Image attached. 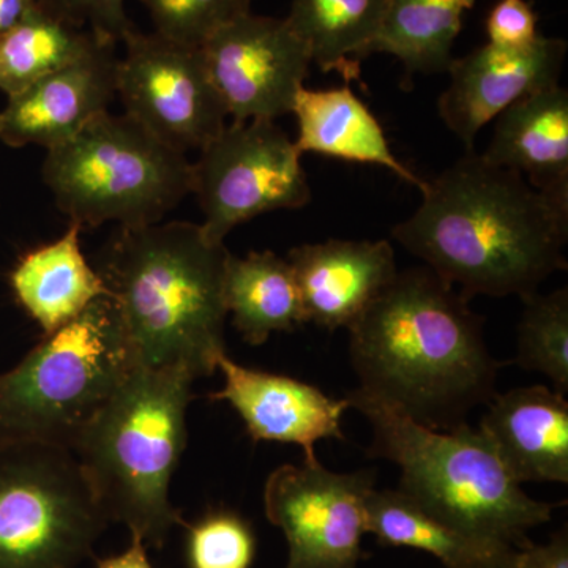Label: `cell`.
Here are the masks:
<instances>
[{
    "mask_svg": "<svg viewBox=\"0 0 568 568\" xmlns=\"http://www.w3.org/2000/svg\"><path fill=\"white\" fill-rule=\"evenodd\" d=\"M297 121L295 148L343 162L386 168L424 192L425 179L399 162L383 125L349 84L332 89H301L294 100Z\"/></svg>",
    "mask_w": 568,
    "mask_h": 568,
    "instance_id": "19",
    "label": "cell"
},
{
    "mask_svg": "<svg viewBox=\"0 0 568 568\" xmlns=\"http://www.w3.org/2000/svg\"><path fill=\"white\" fill-rule=\"evenodd\" d=\"M33 3L36 0H0V36L20 22Z\"/></svg>",
    "mask_w": 568,
    "mask_h": 568,
    "instance_id": "33",
    "label": "cell"
},
{
    "mask_svg": "<svg viewBox=\"0 0 568 568\" xmlns=\"http://www.w3.org/2000/svg\"><path fill=\"white\" fill-rule=\"evenodd\" d=\"M487 43L503 50H526L540 37L536 10L528 0H499L487 18Z\"/></svg>",
    "mask_w": 568,
    "mask_h": 568,
    "instance_id": "30",
    "label": "cell"
},
{
    "mask_svg": "<svg viewBox=\"0 0 568 568\" xmlns=\"http://www.w3.org/2000/svg\"><path fill=\"white\" fill-rule=\"evenodd\" d=\"M476 0H387L372 54L394 55L407 77L447 73L466 11Z\"/></svg>",
    "mask_w": 568,
    "mask_h": 568,
    "instance_id": "24",
    "label": "cell"
},
{
    "mask_svg": "<svg viewBox=\"0 0 568 568\" xmlns=\"http://www.w3.org/2000/svg\"><path fill=\"white\" fill-rule=\"evenodd\" d=\"M347 405L372 426L368 458L402 470L399 491L447 526L496 547L530 544L528 530L551 521L555 504L526 495L480 429L436 432L384 399L354 388Z\"/></svg>",
    "mask_w": 568,
    "mask_h": 568,
    "instance_id": "4",
    "label": "cell"
},
{
    "mask_svg": "<svg viewBox=\"0 0 568 568\" xmlns=\"http://www.w3.org/2000/svg\"><path fill=\"white\" fill-rule=\"evenodd\" d=\"M115 97L123 114L181 153L200 152L227 125L201 47L133 28L122 40Z\"/></svg>",
    "mask_w": 568,
    "mask_h": 568,
    "instance_id": "10",
    "label": "cell"
},
{
    "mask_svg": "<svg viewBox=\"0 0 568 568\" xmlns=\"http://www.w3.org/2000/svg\"><path fill=\"white\" fill-rule=\"evenodd\" d=\"M151 14L153 32L190 47L252 11L253 0H140Z\"/></svg>",
    "mask_w": 568,
    "mask_h": 568,
    "instance_id": "28",
    "label": "cell"
},
{
    "mask_svg": "<svg viewBox=\"0 0 568 568\" xmlns=\"http://www.w3.org/2000/svg\"><path fill=\"white\" fill-rule=\"evenodd\" d=\"M209 77L233 122L291 114L312 55L286 18L242 14L204 41Z\"/></svg>",
    "mask_w": 568,
    "mask_h": 568,
    "instance_id": "12",
    "label": "cell"
},
{
    "mask_svg": "<svg viewBox=\"0 0 568 568\" xmlns=\"http://www.w3.org/2000/svg\"><path fill=\"white\" fill-rule=\"evenodd\" d=\"M305 321L334 332L349 328L394 282L395 250L388 241H342L295 246L287 253Z\"/></svg>",
    "mask_w": 568,
    "mask_h": 568,
    "instance_id": "16",
    "label": "cell"
},
{
    "mask_svg": "<svg viewBox=\"0 0 568 568\" xmlns=\"http://www.w3.org/2000/svg\"><path fill=\"white\" fill-rule=\"evenodd\" d=\"M118 43L100 40L88 54L9 97L0 111V141L44 151L77 136L115 99Z\"/></svg>",
    "mask_w": 568,
    "mask_h": 568,
    "instance_id": "14",
    "label": "cell"
},
{
    "mask_svg": "<svg viewBox=\"0 0 568 568\" xmlns=\"http://www.w3.org/2000/svg\"><path fill=\"white\" fill-rule=\"evenodd\" d=\"M230 250L201 224L121 227L99 272L136 365L212 376L224 345L223 282Z\"/></svg>",
    "mask_w": 568,
    "mask_h": 568,
    "instance_id": "3",
    "label": "cell"
},
{
    "mask_svg": "<svg viewBox=\"0 0 568 568\" xmlns=\"http://www.w3.org/2000/svg\"><path fill=\"white\" fill-rule=\"evenodd\" d=\"M365 519L366 534H373L377 544L428 552L446 568L474 566L514 551L458 532L399 489L373 488L366 496Z\"/></svg>",
    "mask_w": 568,
    "mask_h": 568,
    "instance_id": "23",
    "label": "cell"
},
{
    "mask_svg": "<svg viewBox=\"0 0 568 568\" xmlns=\"http://www.w3.org/2000/svg\"><path fill=\"white\" fill-rule=\"evenodd\" d=\"M510 555L511 551L508 552L507 556L500 559L485 560V562L474 564V566H467L463 568H514L510 566Z\"/></svg>",
    "mask_w": 568,
    "mask_h": 568,
    "instance_id": "34",
    "label": "cell"
},
{
    "mask_svg": "<svg viewBox=\"0 0 568 568\" xmlns=\"http://www.w3.org/2000/svg\"><path fill=\"white\" fill-rule=\"evenodd\" d=\"M108 523L69 448H0V568H77Z\"/></svg>",
    "mask_w": 568,
    "mask_h": 568,
    "instance_id": "8",
    "label": "cell"
},
{
    "mask_svg": "<svg viewBox=\"0 0 568 568\" xmlns=\"http://www.w3.org/2000/svg\"><path fill=\"white\" fill-rule=\"evenodd\" d=\"M224 306L245 343L261 346L278 332L306 324L304 305L291 264L278 254L230 253L224 268Z\"/></svg>",
    "mask_w": 568,
    "mask_h": 568,
    "instance_id": "21",
    "label": "cell"
},
{
    "mask_svg": "<svg viewBox=\"0 0 568 568\" xmlns=\"http://www.w3.org/2000/svg\"><path fill=\"white\" fill-rule=\"evenodd\" d=\"M134 366L114 302L99 298L0 375V448L48 444L73 450Z\"/></svg>",
    "mask_w": 568,
    "mask_h": 568,
    "instance_id": "6",
    "label": "cell"
},
{
    "mask_svg": "<svg viewBox=\"0 0 568 568\" xmlns=\"http://www.w3.org/2000/svg\"><path fill=\"white\" fill-rule=\"evenodd\" d=\"M392 235L465 297L519 298L567 271L568 203L476 151L426 181Z\"/></svg>",
    "mask_w": 568,
    "mask_h": 568,
    "instance_id": "1",
    "label": "cell"
},
{
    "mask_svg": "<svg viewBox=\"0 0 568 568\" xmlns=\"http://www.w3.org/2000/svg\"><path fill=\"white\" fill-rule=\"evenodd\" d=\"M478 429L518 484H568V402L547 386L496 394Z\"/></svg>",
    "mask_w": 568,
    "mask_h": 568,
    "instance_id": "17",
    "label": "cell"
},
{
    "mask_svg": "<svg viewBox=\"0 0 568 568\" xmlns=\"http://www.w3.org/2000/svg\"><path fill=\"white\" fill-rule=\"evenodd\" d=\"M193 383L181 369L134 366L71 450L108 519L153 547L186 526L170 485L186 446Z\"/></svg>",
    "mask_w": 568,
    "mask_h": 568,
    "instance_id": "5",
    "label": "cell"
},
{
    "mask_svg": "<svg viewBox=\"0 0 568 568\" xmlns=\"http://www.w3.org/2000/svg\"><path fill=\"white\" fill-rule=\"evenodd\" d=\"M518 349L514 364L540 373L560 394L568 392V291L521 297Z\"/></svg>",
    "mask_w": 568,
    "mask_h": 568,
    "instance_id": "26",
    "label": "cell"
},
{
    "mask_svg": "<svg viewBox=\"0 0 568 568\" xmlns=\"http://www.w3.org/2000/svg\"><path fill=\"white\" fill-rule=\"evenodd\" d=\"M216 369L224 386L211 399L230 403L254 443L293 444L302 447L304 459H316L320 440H345L342 417L349 409L345 398H331L290 376L246 368L226 353L220 355Z\"/></svg>",
    "mask_w": 568,
    "mask_h": 568,
    "instance_id": "15",
    "label": "cell"
},
{
    "mask_svg": "<svg viewBox=\"0 0 568 568\" xmlns=\"http://www.w3.org/2000/svg\"><path fill=\"white\" fill-rule=\"evenodd\" d=\"M514 568H568L567 528L552 534L547 544L530 541L525 548L514 549L510 555Z\"/></svg>",
    "mask_w": 568,
    "mask_h": 568,
    "instance_id": "31",
    "label": "cell"
},
{
    "mask_svg": "<svg viewBox=\"0 0 568 568\" xmlns=\"http://www.w3.org/2000/svg\"><path fill=\"white\" fill-rule=\"evenodd\" d=\"M41 179L71 224L163 222L192 193V162L126 114L110 111L47 151Z\"/></svg>",
    "mask_w": 568,
    "mask_h": 568,
    "instance_id": "7",
    "label": "cell"
},
{
    "mask_svg": "<svg viewBox=\"0 0 568 568\" xmlns=\"http://www.w3.org/2000/svg\"><path fill=\"white\" fill-rule=\"evenodd\" d=\"M387 0H293L286 21L304 40L312 62L324 73L361 81L372 55Z\"/></svg>",
    "mask_w": 568,
    "mask_h": 568,
    "instance_id": "22",
    "label": "cell"
},
{
    "mask_svg": "<svg viewBox=\"0 0 568 568\" xmlns=\"http://www.w3.org/2000/svg\"><path fill=\"white\" fill-rule=\"evenodd\" d=\"M347 331L358 388L426 428L452 432L497 394L485 317L426 265L398 272Z\"/></svg>",
    "mask_w": 568,
    "mask_h": 568,
    "instance_id": "2",
    "label": "cell"
},
{
    "mask_svg": "<svg viewBox=\"0 0 568 568\" xmlns=\"http://www.w3.org/2000/svg\"><path fill=\"white\" fill-rule=\"evenodd\" d=\"M376 473H332L316 459L276 467L264 487L265 517L287 541L284 568H358L365 500Z\"/></svg>",
    "mask_w": 568,
    "mask_h": 568,
    "instance_id": "11",
    "label": "cell"
},
{
    "mask_svg": "<svg viewBox=\"0 0 568 568\" xmlns=\"http://www.w3.org/2000/svg\"><path fill=\"white\" fill-rule=\"evenodd\" d=\"M493 122L491 141L480 155L521 175L538 192L568 203L567 89L556 84L529 93Z\"/></svg>",
    "mask_w": 568,
    "mask_h": 568,
    "instance_id": "18",
    "label": "cell"
},
{
    "mask_svg": "<svg viewBox=\"0 0 568 568\" xmlns=\"http://www.w3.org/2000/svg\"><path fill=\"white\" fill-rule=\"evenodd\" d=\"M189 568H250L256 537L250 523L231 510H213L186 525Z\"/></svg>",
    "mask_w": 568,
    "mask_h": 568,
    "instance_id": "27",
    "label": "cell"
},
{
    "mask_svg": "<svg viewBox=\"0 0 568 568\" xmlns=\"http://www.w3.org/2000/svg\"><path fill=\"white\" fill-rule=\"evenodd\" d=\"M81 227L26 254L11 272V290L29 316L50 335L77 320L93 302L110 297L99 271L81 248Z\"/></svg>",
    "mask_w": 568,
    "mask_h": 568,
    "instance_id": "20",
    "label": "cell"
},
{
    "mask_svg": "<svg viewBox=\"0 0 568 568\" xmlns=\"http://www.w3.org/2000/svg\"><path fill=\"white\" fill-rule=\"evenodd\" d=\"M302 153L275 121L231 122L192 163L203 233L213 244L256 216L312 203Z\"/></svg>",
    "mask_w": 568,
    "mask_h": 568,
    "instance_id": "9",
    "label": "cell"
},
{
    "mask_svg": "<svg viewBox=\"0 0 568 568\" xmlns=\"http://www.w3.org/2000/svg\"><path fill=\"white\" fill-rule=\"evenodd\" d=\"M100 40L36 0L22 20L0 36V92L7 99L17 95L81 59Z\"/></svg>",
    "mask_w": 568,
    "mask_h": 568,
    "instance_id": "25",
    "label": "cell"
},
{
    "mask_svg": "<svg viewBox=\"0 0 568 568\" xmlns=\"http://www.w3.org/2000/svg\"><path fill=\"white\" fill-rule=\"evenodd\" d=\"M63 20L88 29L99 39L122 43L134 26L126 17L125 0H39Z\"/></svg>",
    "mask_w": 568,
    "mask_h": 568,
    "instance_id": "29",
    "label": "cell"
},
{
    "mask_svg": "<svg viewBox=\"0 0 568 568\" xmlns=\"http://www.w3.org/2000/svg\"><path fill=\"white\" fill-rule=\"evenodd\" d=\"M567 41L538 37L526 50H503L485 43L454 59L446 91L437 100L444 125L465 145L476 151L485 125L523 97L559 84L566 63Z\"/></svg>",
    "mask_w": 568,
    "mask_h": 568,
    "instance_id": "13",
    "label": "cell"
},
{
    "mask_svg": "<svg viewBox=\"0 0 568 568\" xmlns=\"http://www.w3.org/2000/svg\"><path fill=\"white\" fill-rule=\"evenodd\" d=\"M97 568H153L140 537L132 536L130 547L118 556L97 560Z\"/></svg>",
    "mask_w": 568,
    "mask_h": 568,
    "instance_id": "32",
    "label": "cell"
}]
</instances>
